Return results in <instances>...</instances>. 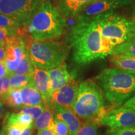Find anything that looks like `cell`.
I'll use <instances>...</instances> for the list:
<instances>
[{
  "label": "cell",
  "mask_w": 135,
  "mask_h": 135,
  "mask_svg": "<svg viewBox=\"0 0 135 135\" xmlns=\"http://www.w3.org/2000/svg\"><path fill=\"white\" fill-rule=\"evenodd\" d=\"M68 39L73 60L78 65H85L104 59L113 51L103 40L96 16L78 18Z\"/></svg>",
  "instance_id": "cell-1"
},
{
  "label": "cell",
  "mask_w": 135,
  "mask_h": 135,
  "mask_svg": "<svg viewBox=\"0 0 135 135\" xmlns=\"http://www.w3.org/2000/svg\"><path fill=\"white\" fill-rule=\"evenodd\" d=\"M23 28L25 33L28 34L31 40H52L63 36L67 23L55 6L46 0L40 4Z\"/></svg>",
  "instance_id": "cell-2"
},
{
  "label": "cell",
  "mask_w": 135,
  "mask_h": 135,
  "mask_svg": "<svg viewBox=\"0 0 135 135\" xmlns=\"http://www.w3.org/2000/svg\"><path fill=\"white\" fill-rule=\"evenodd\" d=\"M112 108L123 105L135 95V72L117 68L104 69L94 78Z\"/></svg>",
  "instance_id": "cell-3"
},
{
  "label": "cell",
  "mask_w": 135,
  "mask_h": 135,
  "mask_svg": "<svg viewBox=\"0 0 135 135\" xmlns=\"http://www.w3.org/2000/svg\"><path fill=\"white\" fill-rule=\"evenodd\" d=\"M105 95L101 88L92 80L84 81L79 84L76 99L71 109L86 122L98 121L108 110L106 105Z\"/></svg>",
  "instance_id": "cell-4"
},
{
  "label": "cell",
  "mask_w": 135,
  "mask_h": 135,
  "mask_svg": "<svg viewBox=\"0 0 135 135\" xmlns=\"http://www.w3.org/2000/svg\"><path fill=\"white\" fill-rule=\"evenodd\" d=\"M26 48L33 65L45 70L61 65L71 49L68 44L53 40H31L26 44Z\"/></svg>",
  "instance_id": "cell-5"
},
{
  "label": "cell",
  "mask_w": 135,
  "mask_h": 135,
  "mask_svg": "<svg viewBox=\"0 0 135 135\" xmlns=\"http://www.w3.org/2000/svg\"><path fill=\"white\" fill-rule=\"evenodd\" d=\"M46 0H0V13L26 26L34 13Z\"/></svg>",
  "instance_id": "cell-6"
},
{
  "label": "cell",
  "mask_w": 135,
  "mask_h": 135,
  "mask_svg": "<svg viewBox=\"0 0 135 135\" xmlns=\"http://www.w3.org/2000/svg\"><path fill=\"white\" fill-rule=\"evenodd\" d=\"M97 124L110 128L135 126V109L124 105L111 108L99 119Z\"/></svg>",
  "instance_id": "cell-7"
},
{
  "label": "cell",
  "mask_w": 135,
  "mask_h": 135,
  "mask_svg": "<svg viewBox=\"0 0 135 135\" xmlns=\"http://www.w3.org/2000/svg\"><path fill=\"white\" fill-rule=\"evenodd\" d=\"M4 63L8 74L11 75L17 70L27 53L24 38L20 33L6 42Z\"/></svg>",
  "instance_id": "cell-8"
},
{
  "label": "cell",
  "mask_w": 135,
  "mask_h": 135,
  "mask_svg": "<svg viewBox=\"0 0 135 135\" xmlns=\"http://www.w3.org/2000/svg\"><path fill=\"white\" fill-rule=\"evenodd\" d=\"M79 84L72 75L65 86L49 96L46 101L47 104L52 109L55 106H62L71 109L73 104L76 99Z\"/></svg>",
  "instance_id": "cell-9"
},
{
  "label": "cell",
  "mask_w": 135,
  "mask_h": 135,
  "mask_svg": "<svg viewBox=\"0 0 135 135\" xmlns=\"http://www.w3.org/2000/svg\"><path fill=\"white\" fill-rule=\"evenodd\" d=\"M134 0H98L88 6L80 15L78 18H86L111 12L114 9L128 6Z\"/></svg>",
  "instance_id": "cell-10"
},
{
  "label": "cell",
  "mask_w": 135,
  "mask_h": 135,
  "mask_svg": "<svg viewBox=\"0 0 135 135\" xmlns=\"http://www.w3.org/2000/svg\"><path fill=\"white\" fill-rule=\"evenodd\" d=\"M98 0H55V7L65 18L78 17L83 10Z\"/></svg>",
  "instance_id": "cell-11"
},
{
  "label": "cell",
  "mask_w": 135,
  "mask_h": 135,
  "mask_svg": "<svg viewBox=\"0 0 135 135\" xmlns=\"http://www.w3.org/2000/svg\"><path fill=\"white\" fill-rule=\"evenodd\" d=\"M53 111L55 118L61 119L67 124L69 128V135H76L83 124L72 109L55 106L53 108Z\"/></svg>",
  "instance_id": "cell-12"
},
{
  "label": "cell",
  "mask_w": 135,
  "mask_h": 135,
  "mask_svg": "<svg viewBox=\"0 0 135 135\" xmlns=\"http://www.w3.org/2000/svg\"><path fill=\"white\" fill-rule=\"evenodd\" d=\"M32 85L41 93L44 101H46L50 94L51 83L48 71L34 66L31 75Z\"/></svg>",
  "instance_id": "cell-13"
},
{
  "label": "cell",
  "mask_w": 135,
  "mask_h": 135,
  "mask_svg": "<svg viewBox=\"0 0 135 135\" xmlns=\"http://www.w3.org/2000/svg\"><path fill=\"white\" fill-rule=\"evenodd\" d=\"M47 71L50 78V94L65 86L72 76L69 73L67 66L65 63L55 68Z\"/></svg>",
  "instance_id": "cell-14"
},
{
  "label": "cell",
  "mask_w": 135,
  "mask_h": 135,
  "mask_svg": "<svg viewBox=\"0 0 135 135\" xmlns=\"http://www.w3.org/2000/svg\"><path fill=\"white\" fill-rule=\"evenodd\" d=\"M21 93L23 108L43 104L44 99L41 93L31 84L21 88Z\"/></svg>",
  "instance_id": "cell-15"
},
{
  "label": "cell",
  "mask_w": 135,
  "mask_h": 135,
  "mask_svg": "<svg viewBox=\"0 0 135 135\" xmlns=\"http://www.w3.org/2000/svg\"><path fill=\"white\" fill-rule=\"evenodd\" d=\"M6 120L7 121L6 124L19 126L23 129L28 127L33 126L34 122L31 116L21 111L11 113L9 116H8Z\"/></svg>",
  "instance_id": "cell-16"
},
{
  "label": "cell",
  "mask_w": 135,
  "mask_h": 135,
  "mask_svg": "<svg viewBox=\"0 0 135 135\" xmlns=\"http://www.w3.org/2000/svg\"><path fill=\"white\" fill-rule=\"evenodd\" d=\"M43 104L45 108L43 113L33 122V127L38 131L44 129H50L51 124L55 119L53 109L49 106L46 101H44Z\"/></svg>",
  "instance_id": "cell-17"
},
{
  "label": "cell",
  "mask_w": 135,
  "mask_h": 135,
  "mask_svg": "<svg viewBox=\"0 0 135 135\" xmlns=\"http://www.w3.org/2000/svg\"><path fill=\"white\" fill-rule=\"evenodd\" d=\"M110 56L111 63L115 68L135 72V57L116 55Z\"/></svg>",
  "instance_id": "cell-18"
},
{
  "label": "cell",
  "mask_w": 135,
  "mask_h": 135,
  "mask_svg": "<svg viewBox=\"0 0 135 135\" xmlns=\"http://www.w3.org/2000/svg\"><path fill=\"white\" fill-rule=\"evenodd\" d=\"M1 101L3 103L12 108L16 109L23 108L21 89H11L9 93Z\"/></svg>",
  "instance_id": "cell-19"
},
{
  "label": "cell",
  "mask_w": 135,
  "mask_h": 135,
  "mask_svg": "<svg viewBox=\"0 0 135 135\" xmlns=\"http://www.w3.org/2000/svg\"><path fill=\"white\" fill-rule=\"evenodd\" d=\"M112 55L135 57V37L118 46L113 51Z\"/></svg>",
  "instance_id": "cell-20"
},
{
  "label": "cell",
  "mask_w": 135,
  "mask_h": 135,
  "mask_svg": "<svg viewBox=\"0 0 135 135\" xmlns=\"http://www.w3.org/2000/svg\"><path fill=\"white\" fill-rule=\"evenodd\" d=\"M9 83L11 89H21L32 85L31 76L11 75H10Z\"/></svg>",
  "instance_id": "cell-21"
},
{
  "label": "cell",
  "mask_w": 135,
  "mask_h": 135,
  "mask_svg": "<svg viewBox=\"0 0 135 135\" xmlns=\"http://www.w3.org/2000/svg\"><path fill=\"white\" fill-rule=\"evenodd\" d=\"M34 66H35V65L32 63L31 59L30 58V56L28 55V52H27L25 58L22 60L21 64L12 75L31 76L32 72H33Z\"/></svg>",
  "instance_id": "cell-22"
},
{
  "label": "cell",
  "mask_w": 135,
  "mask_h": 135,
  "mask_svg": "<svg viewBox=\"0 0 135 135\" xmlns=\"http://www.w3.org/2000/svg\"><path fill=\"white\" fill-rule=\"evenodd\" d=\"M50 129L56 135H69V128L61 119L55 118L51 124Z\"/></svg>",
  "instance_id": "cell-23"
},
{
  "label": "cell",
  "mask_w": 135,
  "mask_h": 135,
  "mask_svg": "<svg viewBox=\"0 0 135 135\" xmlns=\"http://www.w3.org/2000/svg\"><path fill=\"white\" fill-rule=\"evenodd\" d=\"M20 28H4L0 27V41H6L14 38L20 33Z\"/></svg>",
  "instance_id": "cell-24"
},
{
  "label": "cell",
  "mask_w": 135,
  "mask_h": 135,
  "mask_svg": "<svg viewBox=\"0 0 135 135\" xmlns=\"http://www.w3.org/2000/svg\"><path fill=\"white\" fill-rule=\"evenodd\" d=\"M98 125L93 122H86L79 129L76 135H98Z\"/></svg>",
  "instance_id": "cell-25"
},
{
  "label": "cell",
  "mask_w": 135,
  "mask_h": 135,
  "mask_svg": "<svg viewBox=\"0 0 135 135\" xmlns=\"http://www.w3.org/2000/svg\"><path fill=\"white\" fill-rule=\"evenodd\" d=\"M10 75L0 78V99H4L11 90L9 83Z\"/></svg>",
  "instance_id": "cell-26"
},
{
  "label": "cell",
  "mask_w": 135,
  "mask_h": 135,
  "mask_svg": "<svg viewBox=\"0 0 135 135\" xmlns=\"http://www.w3.org/2000/svg\"><path fill=\"white\" fill-rule=\"evenodd\" d=\"M44 108H45V106H44V104H40V105L33 106V107L23 108L20 109V111L22 113H24L29 114L31 116L33 120L35 121L43 113Z\"/></svg>",
  "instance_id": "cell-27"
},
{
  "label": "cell",
  "mask_w": 135,
  "mask_h": 135,
  "mask_svg": "<svg viewBox=\"0 0 135 135\" xmlns=\"http://www.w3.org/2000/svg\"><path fill=\"white\" fill-rule=\"evenodd\" d=\"M106 135H135V126L119 128H110Z\"/></svg>",
  "instance_id": "cell-28"
},
{
  "label": "cell",
  "mask_w": 135,
  "mask_h": 135,
  "mask_svg": "<svg viewBox=\"0 0 135 135\" xmlns=\"http://www.w3.org/2000/svg\"><path fill=\"white\" fill-rule=\"evenodd\" d=\"M23 26L18 21L11 18L0 13V27L4 28H21Z\"/></svg>",
  "instance_id": "cell-29"
},
{
  "label": "cell",
  "mask_w": 135,
  "mask_h": 135,
  "mask_svg": "<svg viewBox=\"0 0 135 135\" xmlns=\"http://www.w3.org/2000/svg\"><path fill=\"white\" fill-rule=\"evenodd\" d=\"M1 131L7 135H21L23 129L17 126L5 124Z\"/></svg>",
  "instance_id": "cell-30"
},
{
  "label": "cell",
  "mask_w": 135,
  "mask_h": 135,
  "mask_svg": "<svg viewBox=\"0 0 135 135\" xmlns=\"http://www.w3.org/2000/svg\"><path fill=\"white\" fill-rule=\"evenodd\" d=\"M6 43L0 41V62L4 61L6 58Z\"/></svg>",
  "instance_id": "cell-31"
},
{
  "label": "cell",
  "mask_w": 135,
  "mask_h": 135,
  "mask_svg": "<svg viewBox=\"0 0 135 135\" xmlns=\"http://www.w3.org/2000/svg\"><path fill=\"white\" fill-rule=\"evenodd\" d=\"M8 75L4 61L0 62V78Z\"/></svg>",
  "instance_id": "cell-32"
},
{
  "label": "cell",
  "mask_w": 135,
  "mask_h": 135,
  "mask_svg": "<svg viewBox=\"0 0 135 135\" xmlns=\"http://www.w3.org/2000/svg\"><path fill=\"white\" fill-rule=\"evenodd\" d=\"M123 105L127 106V107H130L135 109V95L124 103Z\"/></svg>",
  "instance_id": "cell-33"
},
{
  "label": "cell",
  "mask_w": 135,
  "mask_h": 135,
  "mask_svg": "<svg viewBox=\"0 0 135 135\" xmlns=\"http://www.w3.org/2000/svg\"><path fill=\"white\" fill-rule=\"evenodd\" d=\"M37 135H56L53 131L50 129H44L39 130Z\"/></svg>",
  "instance_id": "cell-34"
},
{
  "label": "cell",
  "mask_w": 135,
  "mask_h": 135,
  "mask_svg": "<svg viewBox=\"0 0 135 135\" xmlns=\"http://www.w3.org/2000/svg\"><path fill=\"white\" fill-rule=\"evenodd\" d=\"M33 126L25 128L22 131L21 135H32L33 134Z\"/></svg>",
  "instance_id": "cell-35"
},
{
  "label": "cell",
  "mask_w": 135,
  "mask_h": 135,
  "mask_svg": "<svg viewBox=\"0 0 135 135\" xmlns=\"http://www.w3.org/2000/svg\"><path fill=\"white\" fill-rule=\"evenodd\" d=\"M3 113V103L0 99V118L2 117Z\"/></svg>",
  "instance_id": "cell-36"
},
{
  "label": "cell",
  "mask_w": 135,
  "mask_h": 135,
  "mask_svg": "<svg viewBox=\"0 0 135 135\" xmlns=\"http://www.w3.org/2000/svg\"><path fill=\"white\" fill-rule=\"evenodd\" d=\"M0 135H7V134H6V133H4V132H3V131H1V132H0Z\"/></svg>",
  "instance_id": "cell-37"
},
{
  "label": "cell",
  "mask_w": 135,
  "mask_h": 135,
  "mask_svg": "<svg viewBox=\"0 0 135 135\" xmlns=\"http://www.w3.org/2000/svg\"><path fill=\"white\" fill-rule=\"evenodd\" d=\"M134 14H135V11H134Z\"/></svg>",
  "instance_id": "cell-38"
}]
</instances>
